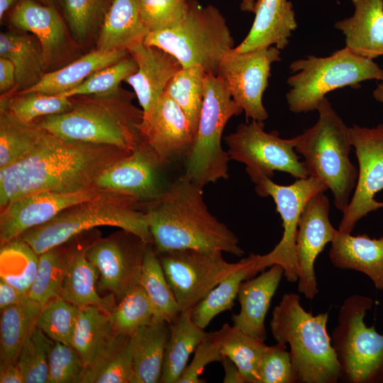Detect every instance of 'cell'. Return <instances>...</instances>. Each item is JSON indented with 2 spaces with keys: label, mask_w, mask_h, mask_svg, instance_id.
<instances>
[{
  "label": "cell",
  "mask_w": 383,
  "mask_h": 383,
  "mask_svg": "<svg viewBox=\"0 0 383 383\" xmlns=\"http://www.w3.org/2000/svg\"><path fill=\"white\" fill-rule=\"evenodd\" d=\"M69 260L68 241L40 254L38 270L28 296L42 306L60 296Z\"/></svg>",
  "instance_id": "41"
},
{
  "label": "cell",
  "mask_w": 383,
  "mask_h": 383,
  "mask_svg": "<svg viewBox=\"0 0 383 383\" xmlns=\"http://www.w3.org/2000/svg\"><path fill=\"white\" fill-rule=\"evenodd\" d=\"M329 258L337 268L365 274L377 290L383 292V236L371 238L338 230L331 242Z\"/></svg>",
  "instance_id": "27"
},
{
  "label": "cell",
  "mask_w": 383,
  "mask_h": 383,
  "mask_svg": "<svg viewBox=\"0 0 383 383\" xmlns=\"http://www.w3.org/2000/svg\"><path fill=\"white\" fill-rule=\"evenodd\" d=\"M128 55L127 50L108 51L96 49L57 70L45 72L37 84L21 92L62 94L82 84L95 72L115 64Z\"/></svg>",
  "instance_id": "30"
},
{
  "label": "cell",
  "mask_w": 383,
  "mask_h": 383,
  "mask_svg": "<svg viewBox=\"0 0 383 383\" xmlns=\"http://www.w3.org/2000/svg\"><path fill=\"white\" fill-rule=\"evenodd\" d=\"M13 26L30 32L39 41L46 68L61 54L66 43L64 23L52 6L34 0H20L10 16Z\"/></svg>",
  "instance_id": "25"
},
{
  "label": "cell",
  "mask_w": 383,
  "mask_h": 383,
  "mask_svg": "<svg viewBox=\"0 0 383 383\" xmlns=\"http://www.w3.org/2000/svg\"><path fill=\"white\" fill-rule=\"evenodd\" d=\"M39 255L21 237L1 246L0 277L23 293H28L38 270Z\"/></svg>",
  "instance_id": "40"
},
{
  "label": "cell",
  "mask_w": 383,
  "mask_h": 383,
  "mask_svg": "<svg viewBox=\"0 0 383 383\" xmlns=\"http://www.w3.org/2000/svg\"><path fill=\"white\" fill-rule=\"evenodd\" d=\"M144 44L157 47L174 56L182 67H201L216 75L223 56L232 50L234 40L219 10L188 0L182 19L174 27L150 32Z\"/></svg>",
  "instance_id": "7"
},
{
  "label": "cell",
  "mask_w": 383,
  "mask_h": 383,
  "mask_svg": "<svg viewBox=\"0 0 383 383\" xmlns=\"http://www.w3.org/2000/svg\"><path fill=\"white\" fill-rule=\"evenodd\" d=\"M141 140L148 145L162 165L186 156L194 134L181 107L163 94L150 116L140 124Z\"/></svg>",
  "instance_id": "19"
},
{
  "label": "cell",
  "mask_w": 383,
  "mask_h": 383,
  "mask_svg": "<svg viewBox=\"0 0 383 383\" xmlns=\"http://www.w3.org/2000/svg\"><path fill=\"white\" fill-rule=\"evenodd\" d=\"M316 123L294 137V148L304 158L309 176L322 182L333 194L336 209L343 213L350 201L358 170L349 155L350 127L332 107L327 97L318 104Z\"/></svg>",
  "instance_id": "6"
},
{
  "label": "cell",
  "mask_w": 383,
  "mask_h": 383,
  "mask_svg": "<svg viewBox=\"0 0 383 383\" xmlns=\"http://www.w3.org/2000/svg\"><path fill=\"white\" fill-rule=\"evenodd\" d=\"M43 306L28 296L1 310L0 366L16 363L21 350L36 326Z\"/></svg>",
  "instance_id": "34"
},
{
  "label": "cell",
  "mask_w": 383,
  "mask_h": 383,
  "mask_svg": "<svg viewBox=\"0 0 383 383\" xmlns=\"http://www.w3.org/2000/svg\"><path fill=\"white\" fill-rule=\"evenodd\" d=\"M148 33L140 18L138 0H113L99 33L96 49L128 50L143 43Z\"/></svg>",
  "instance_id": "29"
},
{
  "label": "cell",
  "mask_w": 383,
  "mask_h": 383,
  "mask_svg": "<svg viewBox=\"0 0 383 383\" xmlns=\"http://www.w3.org/2000/svg\"><path fill=\"white\" fill-rule=\"evenodd\" d=\"M328 311L313 316L304 309L300 297L284 294L272 311L270 326L277 343L289 344L297 382L337 383L340 366L327 332Z\"/></svg>",
  "instance_id": "4"
},
{
  "label": "cell",
  "mask_w": 383,
  "mask_h": 383,
  "mask_svg": "<svg viewBox=\"0 0 383 383\" xmlns=\"http://www.w3.org/2000/svg\"><path fill=\"white\" fill-rule=\"evenodd\" d=\"M211 333L221 354L235 364L245 383H256L259 365L267 347L265 340L228 323Z\"/></svg>",
  "instance_id": "36"
},
{
  "label": "cell",
  "mask_w": 383,
  "mask_h": 383,
  "mask_svg": "<svg viewBox=\"0 0 383 383\" xmlns=\"http://www.w3.org/2000/svg\"><path fill=\"white\" fill-rule=\"evenodd\" d=\"M0 57L11 60L15 68L16 85L8 94L32 88L45 74L46 67L39 41L24 32L1 33Z\"/></svg>",
  "instance_id": "28"
},
{
  "label": "cell",
  "mask_w": 383,
  "mask_h": 383,
  "mask_svg": "<svg viewBox=\"0 0 383 383\" xmlns=\"http://www.w3.org/2000/svg\"><path fill=\"white\" fill-rule=\"evenodd\" d=\"M221 251L180 249L157 254L181 312L192 310L209 292L237 269Z\"/></svg>",
  "instance_id": "12"
},
{
  "label": "cell",
  "mask_w": 383,
  "mask_h": 383,
  "mask_svg": "<svg viewBox=\"0 0 383 383\" xmlns=\"http://www.w3.org/2000/svg\"><path fill=\"white\" fill-rule=\"evenodd\" d=\"M115 332L110 315L94 306L79 307L71 345L85 368L94 360Z\"/></svg>",
  "instance_id": "37"
},
{
  "label": "cell",
  "mask_w": 383,
  "mask_h": 383,
  "mask_svg": "<svg viewBox=\"0 0 383 383\" xmlns=\"http://www.w3.org/2000/svg\"><path fill=\"white\" fill-rule=\"evenodd\" d=\"M45 132L34 121L23 123L0 110V170L28 156Z\"/></svg>",
  "instance_id": "39"
},
{
  "label": "cell",
  "mask_w": 383,
  "mask_h": 383,
  "mask_svg": "<svg viewBox=\"0 0 383 383\" xmlns=\"http://www.w3.org/2000/svg\"><path fill=\"white\" fill-rule=\"evenodd\" d=\"M115 331L133 335L140 328L154 323L151 302L140 284L131 289L109 314Z\"/></svg>",
  "instance_id": "44"
},
{
  "label": "cell",
  "mask_w": 383,
  "mask_h": 383,
  "mask_svg": "<svg viewBox=\"0 0 383 383\" xmlns=\"http://www.w3.org/2000/svg\"><path fill=\"white\" fill-rule=\"evenodd\" d=\"M113 0H62L65 17L74 39L88 40L100 31Z\"/></svg>",
  "instance_id": "45"
},
{
  "label": "cell",
  "mask_w": 383,
  "mask_h": 383,
  "mask_svg": "<svg viewBox=\"0 0 383 383\" xmlns=\"http://www.w3.org/2000/svg\"><path fill=\"white\" fill-rule=\"evenodd\" d=\"M99 238L100 233L92 229L68 240L70 260L60 296L77 306L94 305L110 314L117 300L111 294L99 296L96 288L99 272L87 257L88 249Z\"/></svg>",
  "instance_id": "21"
},
{
  "label": "cell",
  "mask_w": 383,
  "mask_h": 383,
  "mask_svg": "<svg viewBox=\"0 0 383 383\" xmlns=\"http://www.w3.org/2000/svg\"><path fill=\"white\" fill-rule=\"evenodd\" d=\"M283 276L282 267L273 265L259 276L243 281L237 296L240 309L238 313L233 314L231 317L233 326L265 340V317Z\"/></svg>",
  "instance_id": "23"
},
{
  "label": "cell",
  "mask_w": 383,
  "mask_h": 383,
  "mask_svg": "<svg viewBox=\"0 0 383 383\" xmlns=\"http://www.w3.org/2000/svg\"><path fill=\"white\" fill-rule=\"evenodd\" d=\"M255 3V0H242L240 9L243 11L253 12Z\"/></svg>",
  "instance_id": "59"
},
{
  "label": "cell",
  "mask_w": 383,
  "mask_h": 383,
  "mask_svg": "<svg viewBox=\"0 0 383 383\" xmlns=\"http://www.w3.org/2000/svg\"><path fill=\"white\" fill-rule=\"evenodd\" d=\"M70 99L69 111L44 116L34 122L65 139L113 145L128 152L140 144L143 112L133 104V93L120 87L107 94Z\"/></svg>",
  "instance_id": "3"
},
{
  "label": "cell",
  "mask_w": 383,
  "mask_h": 383,
  "mask_svg": "<svg viewBox=\"0 0 383 383\" xmlns=\"http://www.w3.org/2000/svg\"><path fill=\"white\" fill-rule=\"evenodd\" d=\"M205 74L201 67H182L170 80L163 93L183 110L189 121L194 138L204 101Z\"/></svg>",
  "instance_id": "43"
},
{
  "label": "cell",
  "mask_w": 383,
  "mask_h": 383,
  "mask_svg": "<svg viewBox=\"0 0 383 383\" xmlns=\"http://www.w3.org/2000/svg\"><path fill=\"white\" fill-rule=\"evenodd\" d=\"M295 73L287 79L286 94L289 110L296 113L316 110L330 91L345 87L359 89L367 80H383V70L373 60L361 57L347 47L331 55L294 60L289 67Z\"/></svg>",
  "instance_id": "8"
},
{
  "label": "cell",
  "mask_w": 383,
  "mask_h": 383,
  "mask_svg": "<svg viewBox=\"0 0 383 383\" xmlns=\"http://www.w3.org/2000/svg\"><path fill=\"white\" fill-rule=\"evenodd\" d=\"M131 153L113 145L67 140L46 131L28 156L0 170V207L33 193H72L94 188L105 169Z\"/></svg>",
  "instance_id": "1"
},
{
  "label": "cell",
  "mask_w": 383,
  "mask_h": 383,
  "mask_svg": "<svg viewBox=\"0 0 383 383\" xmlns=\"http://www.w3.org/2000/svg\"><path fill=\"white\" fill-rule=\"evenodd\" d=\"M243 111L233 99L226 82L218 75L206 73L196 132L185 156L184 174L200 187L228 179L231 159L222 148L221 137L228 120Z\"/></svg>",
  "instance_id": "9"
},
{
  "label": "cell",
  "mask_w": 383,
  "mask_h": 383,
  "mask_svg": "<svg viewBox=\"0 0 383 383\" xmlns=\"http://www.w3.org/2000/svg\"><path fill=\"white\" fill-rule=\"evenodd\" d=\"M264 121L240 123L225 137L231 160L243 163L251 181L272 178L274 171L287 172L296 179L309 174L294 148V138H281L277 131L267 133Z\"/></svg>",
  "instance_id": "11"
},
{
  "label": "cell",
  "mask_w": 383,
  "mask_h": 383,
  "mask_svg": "<svg viewBox=\"0 0 383 383\" xmlns=\"http://www.w3.org/2000/svg\"><path fill=\"white\" fill-rule=\"evenodd\" d=\"M170 326L167 321L154 322L133 335V376L131 383L160 382Z\"/></svg>",
  "instance_id": "33"
},
{
  "label": "cell",
  "mask_w": 383,
  "mask_h": 383,
  "mask_svg": "<svg viewBox=\"0 0 383 383\" xmlns=\"http://www.w3.org/2000/svg\"><path fill=\"white\" fill-rule=\"evenodd\" d=\"M20 0H0V18L2 19L5 12L15 3Z\"/></svg>",
  "instance_id": "57"
},
{
  "label": "cell",
  "mask_w": 383,
  "mask_h": 383,
  "mask_svg": "<svg viewBox=\"0 0 383 383\" xmlns=\"http://www.w3.org/2000/svg\"><path fill=\"white\" fill-rule=\"evenodd\" d=\"M52 343V340L35 326L16 362L25 383H48V355Z\"/></svg>",
  "instance_id": "47"
},
{
  "label": "cell",
  "mask_w": 383,
  "mask_h": 383,
  "mask_svg": "<svg viewBox=\"0 0 383 383\" xmlns=\"http://www.w3.org/2000/svg\"><path fill=\"white\" fill-rule=\"evenodd\" d=\"M137 69L135 60L129 54L121 61L95 72L82 84L60 95L72 97L114 92L120 88V83L133 74Z\"/></svg>",
  "instance_id": "48"
},
{
  "label": "cell",
  "mask_w": 383,
  "mask_h": 383,
  "mask_svg": "<svg viewBox=\"0 0 383 383\" xmlns=\"http://www.w3.org/2000/svg\"><path fill=\"white\" fill-rule=\"evenodd\" d=\"M223 366L225 376L223 382L225 383H245L239 369L229 358L224 357L221 361Z\"/></svg>",
  "instance_id": "56"
},
{
  "label": "cell",
  "mask_w": 383,
  "mask_h": 383,
  "mask_svg": "<svg viewBox=\"0 0 383 383\" xmlns=\"http://www.w3.org/2000/svg\"><path fill=\"white\" fill-rule=\"evenodd\" d=\"M329 211V200L320 192L307 201L299 220L295 246L298 290L311 300L318 294L314 262L338 233L331 223Z\"/></svg>",
  "instance_id": "17"
},
{
  "label": "cell",
  "mask_w": 383,
  "mask_h": 383,
  "mask_svg": "<svg viewBox=\"0 0 383 383\" xmlns=\"http://www.w3.org/2000/svg\"><path fill=\"white\" fill-rule=\"evenodd\" d=\"M161 167L155 154L141 140L129 155L105 169L96 178L94 186L131 196L141 203L149 201L163 190L159 179Z\"/></svg>",
  "instance_id": "20"
},
{
  "label": "cell",
  "mask_w": 383,
  "mask_h": 383,
  "mask_svg": "<svg viewBox=\"0 0 383 383\" xmlns=\"http://www.w3.org/2000/svg\"><path fill=\"white\" fill-rule=\"evenodd\" d=\"M350 133L359 169L355 190L338 229L345 233H351L368 213L383 207V201L374 199L383 189V123L372 128L353 125Z\"/></svg>",
  "instance_id": "15"
},
{
  "label": "cell",
  "mask_w": 383,
  "mask_h": 383,
  "mask_svg": "<svg viewBox=\"0 0 383 383\" xmlns=\"http://www.w3.org/2000/svg\"><path fill=\"white\" fill-rule=\"evenodd\" d=\"M140 18L149 33L170 28L184 17L188 0H138Z\"/></svg>",
  "instance_id": "50"
},
{
  "label": "cell",
  "mask_w": 383,
  "mask_h": 383,
  "mask_svg": "<svg viewBox=\"0 0 383 383\" xmlns=\"http://www.w3.org/2000/svg\"><path fill=\"white\" fill-rule=\"evenodd\" d=\"M328 187L320 180L309 176L296 179L289 185H279L271 178L264 177L255 184V191L262 197L271 196L282 220L283 235L270 252L262 255L266 267L279 265L284 277L289 282L298 281L296 265V236L299 220L307 201Z\"/></svg>",
  "instance_id": "13"
},
{
  "label": "cell",
  "mask_w": 383,
  "mask_h": 383,
  "mask_svg": "<svg viewBox=\"0 0 383 383\" xmlns=\"http://www.w3.org/2000/svg\"><path fill=\"white\" fill-rule=\"evenodd\" d=\"M128 51L138 69L124 82L133 89L143 112V120L150 116L168 82L182 67L171 54L144 43Z\"/></svg>",
  "instance_id": "22"
},
{
  "label": "cell",
  "mask_w": 383,
  "mask_h": 383,
  "mask_svg": "<svg viewBox=\"0 0 383 383\" xmlns=\"http://www.w3.org/2000/svg\"><path fill=\"white\" fill-rule=\"evenodd\" d=\"M14 286L0 279V309L1 310L22 302L28 297Z\"/></svg>",
  "instance_id": "54"
},
{
  "label": "cell",
  "mask_w": 383,
  "mask_h": 383,
  "mask_svg": "<svg viewBox=\"0 0 383 383\" xmlns=\"http://www.w3.org/2000/svg\"><path fill=\"white\" fill-rule=\"evenodd\" d=\"M103 191L94 187L72 193L40 192L10 201L1 209V246L28 230L49 221L63 209L93 199Z\"/></svg>",
  "instance_id": "18"
},
{
  "label": "cell",
  "mask_w": 383,
  "mask_h": 383,
  "mask_svg": "<svg viewBox=\"0 0 383 383\" xmlns=\"http://www.w3.org/2000/svg\"><path fill=\"white\" fill-rule=\"evenodd\" d=\"M297 379L286 345H267L262 356L256 383H295Z\"/></svg>",
  "instance_id": "51"
},
{
  "label": "cell",
  "mask_w": 383,
  "mask_h": 383,
  "mask_svg": "<svg viewBox=\"0 0 383 383\" xmlns=\"http://www.w3.org/2000/svg\"><path fill=\"white\" fill-rule=\"evenodd\" d=\"M84 371L85 366L72 345L52 340L48 383H81Z\"/></svg>",
  "instance_id": "49"
},
{
  "label": "cell",
  "mask_w": 383,
  "mask_h": 383,
  "mask_svg": "<svg viewBox=\"0 0 383 383\" xmlns=\"http://www.w3.org/2000/svg\"><path fill=\"white\" fill-rule=\"evenodd\" d=\"M139 284L152 306L154 322L171 323L177 318L181 311L152 244L147 245Z\"/></svg>",
  "instance_id": "38"
},
{
  "label": "cell",
  "mask_w": 383,
  "mask_h": 383,
  "mask_svg": "<svg viewBox=\"0 0 383 383\" xmlns=\"http://www.w3.org/2000/svg\"><path fill=\"white\" fill-rule=\"evenodd\" d=\"M191 312L192 310L181 312L177 318L170 323V333L165 352L161 383H177L190 355L208 333L194 322Z\"/></svg>",
  "instance_id": "35"
},
{
  "label": "cell",
  "mask_w": 383,
  "mask_h": 383,
  "mask_svg": "<svg viewBox=\"0 0 383 383\" xmlns=\"http://www.w3.org/2000/svg\"><path fill=\"white\" fill-rule=\"evenodd\" d=\"M133 376V335L115 331L85 368L81 383H131Z\"/></svg>",
  "instance_id": "32"
},
{
  "label": "cell",
  "mask_w": 383,
  "mask_h": 383,
  "mask_svg": "<svg viewBox=\"0 0 383 383\" xmlns=\"http://www.w3.org/2000/svg\"><path fill=\"white\" fill-rule=\"evenodd\" d=\"M72 107L70 97L35 91L1 95L0 110H4L23 123L36 118L69 111Z\"/></svg>",
  "instance_id": "42"
},
{
  "label": "cell",
  "mask_w": 383,
  "mask_h": 383,
  "mask_svg": "<svg viewBox=\"0 0 383 383\" xmlns=\"http://www.w3.org/2000/svg\"><path fill=\"white\" fill-rule=\"evenodd\" d=\"M223 358L211 333H208L196 348L191 363L187 365L177 383L205 382L199 377L205 367L213 362H221Z\"/></svg>",
  "instance_id": "52"
},
{
  "label": "cell",
  "mask_w": 383,
  "mask_h": 383,
  "mask_svg": "<svg viewBox=\"0 0 383 383\" xmlns=\"http://www.w3.org/2000/svg\"><path fill=\"white\" fill-rule=\"evenodd\" d=\"M148 245L124 230L95 241L87 257L98 270L97 289L113 294L118 302L139 284Z\"/></svg>",
  "instance_id": "16"
},
{
  "label": "cell",
  "mask_w": 383,
  "mask_h": 383,
  "mask_svg": "<svg viewBox=\"0 0 383 383\" xmlns=\"http://www.w3.org/2000/svg\"><path fill=\"white\" fill-rule=\"evenodd\" d=\"M240 266L218 284L192 310L194 322L204 329L218 314L234 305L241 283L265 270L261 255L250 254Z\"/></svg>",
  "instance_id": "31"
},
{
  "label": "cell",
  "mask_w": 383,
  "mask_h": 383,
  "mask_svg": "<svg viewBox=\"0 0 383 383\" xmlns=\"http://www.w3.org/2000/svg\"><path fill=\"white\" fill-rule=\"evenodd\" d=\"M353 15L335 23L345 47L370 60L383 56V0H351Z\"/></svg>",
  "instance_id": "26"
},
{
  "label": "cell",
  "mask_w": 383,
  "mask_h": 383,
  "mask_svg": "<svg viewBox=\"0 0 383 383\" xmlns=\"http://www.w3.org/2000/svg\"><path fill=\"white\" fill-rule=\"evenodd\" d=\"M79 309L61 296L52 298L43 306L36 326L53 341L71 345Z\"/></svg>",
  "instance_id": "46"
},
{
  "label": "cell",
  "mask_w": 383,
  "mask_h": 383,
  "mask_svg": "<svg viewBox=\"0 0 383 383\" xmlns=\"http://www.w3.org/2000/svg\"><path fill=\"white\" fill-rule=\"evenodd\" d=\"M373 304L371 297L353 294L340 308L331 342L345 382L383 383V333L365 322Z\"/></svg>",
  "instance_id": "10"
},
{
  "label": "cell",
  "mask_w": 383,
  "mask_h": 383,
  "mask_svg": "<svg viewBox=\"0 0 383 383\" xmlns=\"http://www.w3.org/2000/svg\"><path fill=\"white\" fill-rule=\"evenodd\" d=\"M202 188L184 174L154 199L140 203L157 254L196 249L243 255L238 237L208 210Z\"/></svg>",
  "instance_id": "2"
},
{
  "label": "cell",
  "mask_w": 383,
  "mask_h": 383,
  "mask_svg": "<svg viewBox=\"0 0 383 383\" xmlns=\"http://www.w3.org/2000/svg\"><path fill=\"white\" fill-rule=\"evenodd\" d=\"M280 50L275 46L238 52L234 48L220 62L217 74L228 84L231 95L249 118L264 121L268 113L262 95L268 86L271 65L279 61Z\"/></svg>",
  "instance_id": "14"
},
{
  "label": "cell",
  "mask_w": 383,
  "mask_h": 383,
  "mask_svg": "<svg viewBox=\"0 0 383 383\" xmlns=\"http://www.w3.org/2000/svg\"><path fill=\"white\" fill-rule=\"evenodd\" d=\"M16 85L15 68L11 60L0 57V91L1 95L10 94Z\"/></svg>",
  "instance_id": "53"
},
{
  "label": "cell",
  "mask_w": 383,
  "mask_h": 383,
  "mask_svg": "<svg viewBox=\"0 0 383 383\" xmlns=\"http://www.w3.org/2000/svg\"><path fill=\"white\" fill-rule=\"evenodd\" d=\"M372 95L376 101L383 104V80L373 90Z\"/></svg>",
  "instance_id": "58"
},
{
  "label": "cell",
  "mask_w": 383,
  "mask_h": 383,
  "mask_svg": "<svg viewBox=\"0 0 383 383\" xmlns=\"http://www.w3.org/2000/svg\"><path fill=\"white\" fill-rule=\"evenodd\" d=\"M140 203L131 196L104 190L93 199L63 209L49 221L19 237L38 255L102 226L118 227L153 245L148 217Z\"/></svg>",
  "instance_id": "5"
},
{
  "label": "cell",
  "mask_w": 383,
  "mask_h": 383,
  "mask_svg": "<svg viewBox=\"0 0 383 383\" xmlns=\"http://www.w3.org/2000/svg\"><path fill=\"white\" fill-rule=\"evenodd\" d=\"M255 19L245 39L234 50L238 52L275 45L282 50L297 28L292 4L287 0H257Z\"/></svg>",
  "instance_id": "24"
},
{
  "label": "cell",
  "mask_w": 383,
  "mask_h": 383,
  "mask_svg": "<svg viewBox=\"0 0 383 383\" xmlns=\"http://www.w3.org/2000/svg\"><path fill=\"white\" fill-rule=\"evenodd\" d=\"M1 383H25L23 374L17 363L0 366Z\"/></svg>",
  "instance_id": "55"
}]
</instances>
